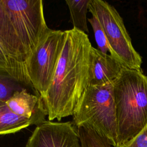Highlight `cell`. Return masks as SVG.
Instances as JSON below:
<instances>
[{
    "label": "cell",
    "instance_id": "cell-1",
    "mask_svg": "<svg viewBox=\"0 0 147 147\" xmlns=\"http://www.w3.org/2000/svg\"><path fill=\"white\" fill-rule=\"evenodd\" d=\"M88 35L76 29L65 30L63 48L51 85L42 98L49 121L72 115L88 86L90 54Z\"/></svg>",
    "mask_w": 147,
    "mask_h": 147
},
{
    "label": "cell",
    "instance_id": "cell-2",
    "mask_svg": "<svg viewBox=\"0 0 147 147\" xmlns=\"http://www.w3.org/2000/svg\"><path fill=\"white\" fill-rule=\"evenodd\" d=\"M113 85L118 146L133 138L147 125L146 76L141 70L124 67Z\"/></svg>",
    "mask_w": 147,
    "mask_h": 147
},
{
    "label": "cell",
    "instance_id": "cell-3",
    "mask_svg": "<svg viewBox=\"0 0 147 147\" xmlns=\"http://www.w3.org/2000/svg\"><path fill=\"white\" fill-rule=\"evenodd\" d=\"M72 116L75 126L91 127L106 138L113 147L117 146V122L113 83L88 86Z\"/></svg>",
    "mask_w": 147,
    "mask_h": 147
},
{
    "label": "cell",
    "instance_id": "cell-4",
    "mask_svg": "<svg viewBox=\"0 0 147 147\" xmlns=\"http://www.w3.org/2000/svg\"><path fill=\"white\" fill-rule=\"evenodd\" d=\"M88 10L99 21L115 57L127 68L141 70L142 58L133 47L117 10L102 0H90Z\"/></svg>",
    "mask_w": 147,
    "mask_h": 147
},
{
    "label": "cell",
    "instance_id": "cell-5",
    "mask_svg": "<svg viewBox=\"0 0 147 147\" xmlns=\"http://www.w3.org/2000/svg\"><path fill=\"white\" fill-rule=\"evenodd\" d=\"M64 39L65 30L50 29L25 61L26 74L33 89L41 98L52 82Z\"/></svg>",
    "mask_w": 147,
    "mask_h": 147
},
{
    "label": "cell",
    "instance_id": "cell-6",
    "mask_svg": "<svg viewBox=\"0 0 147 147\" xmlns=\"http://www.w3.org/2000/svg\"><path fill=\"white\" fill-rule=\"evenodd\" d=\"M27 58L49 30L47 25L42 0H2Z\"/></svg>",
    "mask_w": 147,
    "mask_h": 147
},
{
    "label": "cell",
    "instance_id": "cell-7",
    "mask_svg": "<svg viewBox=\"0 0 147 147\" xmlns=\"http://www.w3.org/2000/svg\"><path fill=\"white\" fill-rule=\"evenodd\" d=\"M75 126L69 121H45L36 126L26 147H81Z\"/></svg>",
    "mask_w": 147,
    "mask_h": 147
},
{
    "label": "cell",
    "instance_id": "cell-8",
    "mask_svg": "<svg viewBox=\"0 0 147 147\" xmlns=\"http://www.w3.org/2000/svg\"><path fill=\"white\" fill-rule=\"evenodd\" d=\"M124 67L115 57L104 54L92 47L90 54L88 86H102L113 83Z\"/></svg>",
    "mask_w": 147,
    "mask_h": 147
},
{
    "label": "cell",
    "instance_id": "cell-9",
    "mask_svg": "<svg viewBox=\"0 0 147 147\" xmlns=\"http://www.w3.org/2000/svg\"><path fill=\"white\" fill-rule=\"evenodd\" d=\"M6 102L14 113L32 120L37 126L45 121L47 114L41 97L28 92L26 88L15 92Z\"/></svg>",
    "mask_w": 147,
    "mask_h": 147
},
{
    "label": "cell",
    "instance_id": "cell-10",
    "mask_svg": "<svg viewBox=\"0 0 147 147\" xmlns=\"http://www.w3.org/2000/svg\"><path fill=\"white\" fill-rule=\"evenodd\" d=\"M0 42L9 56L25 68L27 57L25 51L2 0H0Z\"/></svg>",
    "mask_w": 147,
    "mask_h": 147
},
{
    "label": "cell",
    "instance_id": "cell-11",
    "mask_svg": "<svg viewBox=\"0 0 147 147\" xmlns=\"http://www.w3.org/2000/svg\"><path fill=\"white\" fill-rule=\"evenodd\" d=\"M32 125H34L32 120L16 114L5 100L0 99V135L14 133Z\"/></svg>",
    "mask_w": 147,
    "mask_h": 147
},
{
    "label": "cell",
    "instance_id": "cell-12",
    "mask_svg": "<svg viewBox=\"0 0 147 147\" xmlns=\"http://www.w3.org/2000/svg\"><path fill=\"white\" fill-rule=\"evenodd\" d=\"M0 69L7 72L25 87L33 88L25 68L13 60L0 42Z\"/></svg>",
    "mask_w": 147,
    "mask_h": 147
},
{
    "label": "cell",
    "instance_id": "cell-13",
    "mask_svg": "<svg viewBox=\"0 0 147 147\" xmlns=\"http://www.w3.org/2000/svg\"><path fill=\"white\" fill-rule=\"evenodd\" d=\"M90 0H66L69 8L73 28L84 33H88L87 24V12Z\"/></svg>",
    "mask_w": 147,
    "mask_h": 147
},
{
    "label": "cell",
    "instance_id": "cell-14",
    "mask_svg": "<svg viewBox=\"0 0 147 147\" xmlns=\"http://www.w3.org/2000/svg\"><path fill=\"white\" fill-rule=\"evenodd\" d=\"M76 129L81 147H113L106 138L91 127L79 126Z\"/></svg>",
    "mask_w": 147,
    "mask_h": 147
},
{
    "label": "cell",
    "instance_id": "cell-15",
    "mask_svg": "<svg viewBox=\"0 0 147 147\" xmlns=\"http://www.w3.org/2000/svg\"><path fill=\"white\" fill-rule=\"evenodd\" d=\"M25 87L7 72L0 69V99L6 101L15 92Z\"/></svg>",
    "mask_w": 147,
    "mask_h": 147
},
{
    "label": "cell",
    "instance_id": "cell-16",
    "mask_svg": "<svg viewBox=\"0 0 147 147\" xmlns=\"http://www.w3.org/2000/svg\"><path fill=\"white\" fill-rule=\"evenodd\" d=\"M88 21L92 28L98 49L104 54H107V53L109 52L110 55L115 57L114 53L109 45L104 30L98 20L95 17L92 16V17L88 18Z\"/></svg>",
    "mask_w": 147,
    "mask_h": 147
},
{
    "label": "cell",
    "instance_id": "cell-17",
    "mask_svg": "<svg viewBox=\"0 0 147 147\" xmlns=\"http://www.w3.org/2000/svg\"><path fill=\"white\" fill-rule=\"evenodd\" d=\"M115 147H147V125L129 141Z\"/></svg>",
    "mask_w": 147,
    "mask_h": 147
},
{
    "label": "cell",
    "instance_id": "cell-18",
    "mask_svg": "<svg viewBox=\"0 0 147 147\" xmlns=\"http://www.w3.org/2000/svg\"><path fill=\"white\" fill-rule=\"evenodd\" d=\"M146 79H147V76H146Z\"/></svg>",
    "mask_w": 147,
    "mask_h": 147
}]
</instances>
